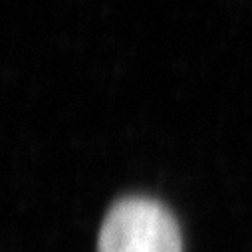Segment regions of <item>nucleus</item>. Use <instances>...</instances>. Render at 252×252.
<instances>
[{
	"label": "nucleus",
	"instance_id": "nucleus-1",
	"mask_svg": "<svg viewBox=\"0 0 252 252\" xmlns=\"http://www.w3.org/2000/svg\"><path fill=\"white\" fill-rule=\"evenodd\" d=\"M97 252H183V240L165 205L147 197H125L107 211Z\"/></svg>",
	"mask_w": 252,
	"mask_h": 252
}]
</instances>
